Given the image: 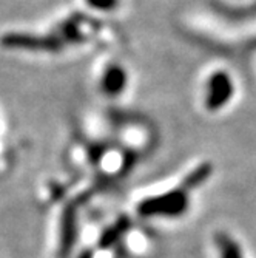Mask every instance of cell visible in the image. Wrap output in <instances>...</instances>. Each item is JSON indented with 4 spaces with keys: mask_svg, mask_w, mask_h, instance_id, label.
Returning <instances> with one entry per match:
<instances>
[{
    "mask_svg": "<svg viewBox=\"0 0 256 258\" xmlns=\"http://www.w3.org/2000/svg\"><path fill=\"white\" fill-rule=\"evenodd\" d=\"M125 76L121 68H111L104 78V87L108 93H118L124 87Z\"/></svg>",
    "mask_w": 256,
    "mask_h": 258,
    "instance_id": "5b68a950",
    "label": "cell"
},
{
    "mask_svg": "<svg viewBox=\"0 0 256 258\" xmlns=\"http://www.w3.org/2000/svg\"><path fill=\"white\" fill-rule=\"evenodd\" d=\"M228 96H230V81L227 79V76H222V75L215 76L212 79L210 105L212 107H218L224 101H227Z\"/></svg>",
    "mask_w": 256,
    "mask_h": 258,
    "instance_id": "3957f363",
    "label": "cell"
},
{
    "mask_svg": "<svg viewBox=\"0 0 256 258\" xmlns=\"http://www.w3.org/2000/svg\"><path fill=\"white\" fill-rule=\"evenodd\" d=\"M5 48L30 50V51H53L59 48V43L51 37H37L33 34L10 33L0 39Z\"/></svg>",
    "mask_w": 256,
    "mask_h": 258,
    "instance_id": "7a4b0ae2",
    "label": "cell"
},
{
    "mask_svg": "<svg viewBox=\"0 0 256 258\" xmlns=\"http://www.w3.org/2000/svg\"><path fill=\"white\" fill-rule=\"evenodd\" d=\"M80 258H91V255H90V253H83V255H82Z\"/></svg>",
    "mask_w": 256,
    "mask_h": 258,
    "instance_id": "52a82bcc",
    "label": "cell"
},
{
    "mask_svg": "<svg viewBox=\"0 0 256 258\" xmlns=\"http://www.w3.org/2000/svg\"><path fill=\"white\" fill-rule=\"evenodd\" d=\"M87 2L95 7V8H99V10H108L111 8L113 5H116V0H87Z\"/></svg>",
    "mask_w": 256,
    "mask_h": 258,
    "instance_id": "8992f818",
    "label": "cell"
},
{
    "mask_svg": "<svg viewBox=\"0 0 256 258\" xmlns=\"http://www.w3.org/2000/svg\"><path fill=\"white\" fill-rule=\"evenodd\" d=\"M189 207V198L182 190H172L159 197L147 198L137 207L142 217H179Z\"/></svg>",
    "mask_w": 256,
    "mask_h": 258,
    "instance_id": "6da1fadb",
    "label": "cell"
},
{
    "mask_svg": "<svg viewBox=\"0 0 256 258\" xmlns=\"http://www.w3.org/2000/svg\"><path fill=\"white\" fill-rule=\"evenodd\" d=\"M218 247L221 258H244L239 244L227 235L218 237Z\"/></svg>",
    "mask_w": 256,
    "mask_h": 258,
    "instance_id": "277c9868",
    "label": "cell"
}]
</instances>
